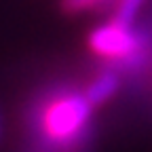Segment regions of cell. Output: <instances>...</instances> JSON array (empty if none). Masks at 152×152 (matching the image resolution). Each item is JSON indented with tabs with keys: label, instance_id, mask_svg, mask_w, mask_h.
<instances>
[{
	"label": "cell",
	"instance_id": "7a4b0ae2",
	"mask_svg": "<svg viewBox=\"0 0 152 152\" xmlns=\"http://www.w3.org/2000/svg\"><path fill=\"white\" fill-rule=\"evenodd\" d=\"M87 42L95 55L108 57V59H121V57H129L137 49V36L131 30V26H123L110 19L108 23L97 26L89 34Z\"/></svg>",
	"mask_w": 152,
	"mask_h": 152
},
{
	"label": "cell",
	"instance_id": "277c9868",
	"mask_svg": "<svg viewBox=\"0 0 152 152\" xmlns=\"http://www.w3.org/2000/svg\"><path fill=\"white\" fill-rule=\"evenodd\" d=\"M144 0H116V9H114V21H118L123 26H131L133 17L137 15V11L142 9Z\"/></svg>",
	"mask_w": 152,
	"mask_h": 152
},
{
	"label": "cell",
	"instance_id": "3957f363",
	"mask_svg": "<svg viewBox=\"0 0 152 152\" xmlns=\"http://www.w3.org/2000/svg\"><path fill=\"white\" fill-rule=\"evenodd\" d=\"M116 89H118V78L112 72H104V74H99L97 78L87 87L85 99L89 102L91 108L93 106H102V104H106L112 95L116 93Z\"/></svg>",
	"mask_w": 152,
	"mask_h": 152
},
{
	"label": "cell",
	"instance_id": "6da1fadb",
	"mask_svg": "<svg viewBox=\"0 0 152 152\" xmlns=\"http://www.w3.org/2000/svg\"><path fill=\"white\" fill-rule=\"evenodd\" d=\"M91 116V106L85 95H64L51 102L42 112V129L53 142H70L85 129Z\"/></svg>",
	"mask_w": 152,
	"mask_h": 152
},
{
	"label": "cell",
	"instance_id": "5b68a950",
	"mask_svg": "<svg viewBox=\"0 0 152 152\" xmlns=\"http://www.w3.org/2000/svg\"><path fill=\"white\" fill-rule=\"evenodd\" d=\"M102 4V0H59V7L68 15H78L83 11H89L93 7Z\"/></svg>",
	"mask_w": 152,
	"mask_h": 152
}]
</instances>
